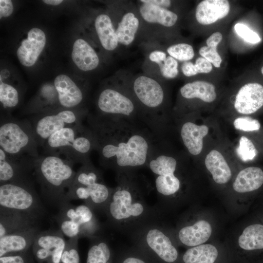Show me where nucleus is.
<instances>
[{"instance_id": "1", "label": "nucleus", "mask_w": 263, "mask_h": 263, "mask_svg": "<svg viewBox=\"0 0 263 263\" xmlns=\"http://www.w3.org/2000/svg\"><path fill=\"white\" fill-rule=\"evenodd\" d=\"M99 163L116 173L147 167L158 140L139 121L98 115L88 117Z\"/></svg>"}, {"instance_id": "2", "label": "nucleus", "mask_w": 263, "mask_h": 263, "mask_svg": "<svg viewBox=\"0 0 263 263\" xmlns=\"http://www.w3.org/2000/svg\"><path fill=\"white\" fill-rule=\"evenodd\" d=\"M116 174L117 185L104 212L108 225L131 236L146 225L159 221L162 211L157 206L149 205L146 200L151 190L148 181L136 170Z\"/></svg>"}, {"instance_id": "3", "label": "nucleus", "mask_w": 263, "mask_h": 263, "mask_svg": "<svg viewBox=\"0 0 263 263\" xmlns=\"http://www.w3.org/2000/svg\"><path fill=\"white\" fill-rule=\"evenodd\" d=\"M74 165L66 159L50 154L39 156L35 162L33 173L41 195L48 204L58 209L68 202L66 195L76 173Z\"/></svg>"}, {"instance_id": "4", "label": "nucleus", "mask_w": 263, "mask_h": 263, "mask_svg": "<svg viewBox=\"0 0 263 263\" xmlns=\"http://www.w3.org/2000/svg\"><path fill=\"white\" fill-rule=\"evenodd\" d=\"M121 85L136 103L143 123L159 140L165 121L166 94L162 85L154 77L145 75H139Z\"/></svg>"}, {"instance_id": "5", "label": "nucleus", "mask_w": 263, "mask_h": 263, "mask_svg": "<svg viewBox=\"0 0 263 263\" xmlns=\"http://www.w3.org/2000/svg\"><path fill=\"white\" fill-rule=\"evenodd\" d=\"M0 146L9 157L34 171L35 162L39 155L33 127L29 120L1 117Z\"/></svg>"}, {"instance_id": "6", "label": "nucleus", "mask_w": 263, "mask_h": 263, "mask_svg": "<svg viewBox=\"0 0 263 263\" xmlns=\"http://www.w3.org/2000/svg\"><path fill=\"white\" fill-rule=\"evenodd\" d=\"M42 148L44 154L62 156L74 164H82L90 160L95 142L90 128L81 123L55 132Z\"/></svg>"}, {"instance_id": "7", "label": "nucleus", "mask_w": 263, "mask_h": 263, "mask_svg": "<svg viewBox=\"0 0 263 263\" xmlns=\"http://www.w3.org/2000/svg\"><path fill=\"white\" fill-rule=\"evenodd\" d=\"M178 162L174 157L164 153L157 141L150 156L147 168L154 176V186L158 199L157 206L163 210L181 200L182 181L176 174Z\"/></svg>"}, {"instance_id": "8", "label": "nucleus", "mask_w": 263, "mask_h": 263, "mask_svg": "<svg viewBox=\"0 0 263 263\" xmlns=\"http://www.w3.org/2000/svg\"><path fill=\"white\" fill-rule=\"evenodd\" d=\"M130 237L133 246L152 263H178L180 255L174 234L160 221L146 225Z\"/></svg>"}, {"instance_id": "9", "label": "nucleus", "mask_w": 263, "mask_h": 263, "mask_svg": "<svg viewBox=\"0 0 263 263\" xmlns=\"http://www.w3.org/2000/svg\"><path fill=\"white\" fill-rule=\"evenodd\" d=\"M96 104L98 115L128 118L143 123L136 103L121 84L104 88L98 95Z\"/></svg>"}, {"instance_id": "10", "label": "nucleus", "mask_w": 263, "mask_h": 263, "mask_svg": "<svg viewBox=\"0 0 263 263\" xmlns=\"http://www.w3.org/2000/svg\"><path fill=\"white\" fill-rule=\"evenodd\" d=\"M0 207L28 212L41 218L46 213L33 179L0 184Z\"/></svg>"}, {"instance_id": "11", "label": "nucleus", "mask_w": 263, "mask_h": 263, "mask_svg": "<svg viewBox=\"0 0 263 263\" xmlns=\"http://www.w3.org/2000/svg\"><path fill=\"white\" fill-rule=\"evenodd\" d=\"M86 115L84 110L62 107L36 115L31 122L38 146L42 147L48 138L57 131L82 123Z\"/></svg>"}, {"instance_id": "12", "label": "nucleus", "mask_w": 263, "mask_h": 263, "mask_svg": "<svg viewBox=\"0 0 263 263\" xmlns=\"http://www.w3.org/2000/svg\"><path fill=\"white\" fill-rule=\"evenodd\" d=\"M66 241L58 229L40 231L33 245V251L40 261L50 260V263H60Z\"/></svg>"}, {"instance_id": "13", "label": "nucleus", "mask_w": 263, "mask_h": 263, "mask_svg": "<svg viewBox=\"0 0 263 263\" xmlns=\"http://www.w3.org/2000/svg\"><path fill=\"white\" fill-rule=\"evenodd\" d=\"M58 209L57 215L71 219L78 225L80 238L91 239L101 235L100 224L94 212L85 204L74 206L68 202Z\"/></svg>"}, {"instance_id": "14", "label": "nucleus", "mask_w": 263, "mask_h": 263, "mask_svg": "<svg viewBox=\"0 0 263 263\" xmlns=\"http://www.w3.org/2000/svg\"><path fill=\"white\" fill-rule=\"evenodd\" d=\"M113 188L107 186L104 182H98L88 186H72L68 190L66 201L82 200L84 204L94 212H104Z\"/></svg>"}, {"instance_id": "15", "label": "nucleus", "mask_w": 263, "mask_h": 263, "mask_svg": "<svg viewBox=\"0 0 263 263\" xmlns=\"http://www.w3.org/2000/svg\"><path fill=\"white\" fill-rule=\"evenodd\" d=\"M212 232V226L208 221L186 219L181 223L173 234L177 243L191 247L204 244L210 238Z\"/></svg>"}, {"instance_id": "16", "label": "nucleus", "mask_w": 263, "mask_h": 263, "mask_svg": "<svg viewBox=\"0 0 263 263\" xmlns=\"http://www.w3.org/2000/svg\"><path fill=\"white\" fill-rule=\"evenodd\" d=\"M41 218L28 212L0 207V238L39 226Z\"/></svg>"}, {"instance_id": "17", "label": "nucleus", "mask_w": 263, "mask_h": 263, "mask_svg": "<svg viewBox=\"0 0 263 263\" xmlns=\"http://www.w3.org/2000/svg\"><path fill=\"white\" fill-rule=\"evenodd\" d=\"M46 42L45 34L41 29L37 27L31 29L17 51L21 64L27 67L34 65L44 48Z\"/></svg>"}, {"instance_id": "18", "label": "nucleus", "mask_w": 263, "mask_h": 263, "mask_svg": "<svg viewBox=\"0 0 263 263\" xmlns=\"http://www.w3.org/2000/svg\"><path fill=\"white\" fill-rule=\"evenodd\" d=\"M54 85L57 93L60 107L78 109L85 94L80 87L69 76L63 74L56 77Z\"/></svg>"}, {"instance_id": "19", "label": "nucleus", "mask_w": 263, "mask_h": 263, "mask_svg": "<svg viewBox=\"0 0 263 263\" xmlns=\"http://www.w3.org/2000/svg\"><path fill=\"white\" fill-rule=\"evenodd\" d=\"M234 108L239 113L250 114L263 106V86L257 83L243 86L237 93Z\"/></svg>"}, {"instance_id": "20", "label": "nucleus", "mask_w": 263, "mask_h": 263, "mask_svg": "<svg viewBox=\"0 0 263 263\" xmlns=\"http://www.w3.org/2000/svg\"><path fill=\"white\" fill-rule=\"evenodd\" d=\"M40 231L39 226H37L0 237V257L27 250L33 245Z\"/></svg>"}, {"instance_id": "21", "label": "nucleus", "mask_w": 263, "mask_h": 263, "mask_svg": "<svg viewBox=\"0 0 263 263\" xmlns=\"http://www.w3.org/2000/svg\"><path fill=\"white\" fill-rule=\"evenodd\" d=\"M139 14L131 10H126L119 16L114 25L120 45L128 46L134 41L140 25Z\"/></svg>"}, {"instance_id": "22", "label": "nucleus", "mask_w": 263, "mask_h": 263, "mask_svg": "<svg viewBox=\"0 0 263 263\" xmlns=\"http://www.w3.org/2000/svg\"><path fill=\"white\" fill-rule=\"evenodd\" d=\"M32 171L21 163L9 157L0 148V184L33 179Z\"/></svg>"}, {"instance_id": "23", "label": "nucleus", "mask_w": 263, "mask_h": 263, "mask_svg": "<svg viewBox=\"0 0 263 263\" xmlns=\"http://www.w3.org/2000/svg\"><path fill=\"white\" fill-rule=\"evenodd\" d=\"M230 10L226 0H204L197 6L195 17L198 23L209 25L226 17Z\"/></svg>"}, {"instance_id": "24", "label": "nucleus", "mask_w": 263, "mask_h": 263, "mask_svg": "<svg viewBox=\"0 0 263 263\" xmlns=\"http://www.w3.org/2000/svg\"><path fill=\"white\" fill-rule=\"evenodd\" d=\"M139 3V15L147 24L170 27L177 21V15L169 9L150 3Z\"/></svg>"}, {"instance_id": "25", "label": "nucleus", "mask_w": 263, "mask_h": 263, "mask_svg": "<svg viewBox=\"0 0 263 263\" xmlns=\"http://www.w3.org/2000/svg\"><path fill=\"white\" fill-rule=\"evenodd\" d=\"M178 263H225L219 249L204 244L189 247L180 256Z\"/></svg>"}, {"instance_id": "26", "label": "nucleus", "mask_w": 263, "mask_h": 263, "mask_svg": "<svg viewBox=\"0 0 263 263\" xmlns=\"http://www.w3.org/2000/svg\"><path fill=\"white\" fill-rule=\"evenodd\" d=\"M72 58L77 67L84 72L95 69L99 65V57L92 46L85 39L78 38L73 46Z\"/></svg>"}, {"instance_id": "27", "label": "nucleus", "mask_w": 263, "mask_h": 263, "mask_svg": "<svg viewBox=\"0 0 263 263\" xmlns=\"http://www.w3.org/2000/svg\"><path fill=\"white\" fill-rule=\"evenodd\" d=\"M208 132V128L205 125H198L187 121L182 126L180 135L185 146L192 155L199 154L203 149V138Z\"/></svg>"}, {"instance_id": "28", "label": "nucleus", "mask_w": 263, "mask_h": 263, "mask_svg": "<svg viewBox=\"0 0 263 263\" xmlns=\"http://www.w3.org/2000/svg\"><path fill=\"white\" fill-rule=\"evenodd\" d=\"M94 27L102 47L108 51L115 50L119 44L110 17L105 13L98 15L94 20Z\"/></svg>"}, {"instance_id": "29", "label": "nucleus", "mask_w": 263, "mask_h": 263, "mask_svg": "<svg viewBox=\"0 0 263 263\" xmlns=\"http://www.w3.org/2000/svg\"><path fill=\"white\" fill-rule=\"evenodd\" d=\"M263 184V171L255 167H247L241 170L233 183V189L237 192L243 193L259 188Z\"/></svg>"}, {"instance_id": "30", "label": "nucleus", "mask_w": 263, "mask_h": 263, "mask_svg": "<svg viewBox=\"0 0 263 263\" xmlns=\"http://www.w3.org/2000/svg\"><path fill=\"white\" fill-rule=\"evenodd\" d=\"M205 165L217 184H225L231 179V169L223 155L218 150H213L205 158Z\"/></svg>"}, {"instance_id": "31", "label": "nucleus", "mask_w": 263, "mask_h": 263, "mask_svg": "<svg viewBox=\"0 0 263 263\" xmlns=\"http://www.w3.org/2000/svg\"><path fill=\"white\" fill-rule=\"evenodd\" d=\"M182 97L187 99L199 98L204 102L210 103L216 98L215 86L204 81H195L185 84L180 90Z\"/></svg>"}, {"instance_id": "32", "label": "nucleus", "mask_w": 263, "mask_h": 263, "mask_svg": "<svg viewBox=\"0 0 263 263\" xmlns=\"http://www.w3.org/2000/svg\"><path fill=\"white\" fill-rule=\"evenodd\" d=\"M238 245L241 250L250 252L263 249V225L246 226L239 236Z\"/></svg>"}, {"instance_id": "33", "label": "nucleus", "mask_w": 263, "mask_h": 263, "mask_svg": "<svg viewBox=\"0 0 263 263\" xmlns=\"http://www.w3.org/2000/svg\"><path fill=\"white\" fill-rule=\"evenodd\" d=\"M90 240L86 263H113L112 250L105 237L101 235Z\"/></svg>"}, {"instance_id": "34", "label": "nucleus", "mask_w": 263, "mask_h": 263, "mask_svg": "<svg viewBox=\"0 0 263 263\" xmlns=\"http://www.w3.org/2000/svg\"><path fill=\"white\" fill-rule=\"evenodd\" d=\"M102 182H104L102 172L90 160L81 164L76 171L71 187H85Z\"/></svg>"}, {"instance_id": "35", "label": "nucleus", "mask_w": 263, "mask_h": 263, "mask_svg": "<svg viewBox=\"0 0 263 263\" xmlns=\"http://www.w3.org/2000/svg\"><path fill=\"white\" fill-rule=\"evenodd\" d=\"M223 38L220 32H215L209 36L206 41L207 46H203L199 51V54L215 67H220L222 58L217 51V47Z\"/></svg>"}, {"instance_id": "36", "label": "nucleus", "mask_w": 263, "mask_h": 263, "mask_svg": "<svg viewBox=\"0 0 263 263\" xmlns=\"http://www.w3.org/2000/svg\"><path fill=\"white\" fill-rule=\"evenodd\" d=\"M19 94L18 90L11 84L4 83L0 77V101L4 109L16 107L19 103Z\"/></svg>"}, {"instance_id": "37", "label": "nucleus", "mask_w": 263, "mask_h": 263, "mask_svg": "<svg viewBox=\"0 0 263 263\" xmlns=\"http://www.w3.org/2000/svg\"><path fill=\"white\" fill-rule=\"evenodd\" d=\"M212 69L211 63L203 57L195 60V64L188 61L184 62L181 66L183 74L186 76H191L199 73H208Z\"/></svg>"}, {"instance_id": "38", "label": "nucleus", "mask_w": 263, "mask_h": 263, "mask_svg": "<svg viewBox=\"0 0 263 263\" xmlns=\"http://www.w3.org/2000/svg\"><path fill=\"white\" fill-rule=\"evenodd\" d=\"M167 52L169 56L180 61H188L194 56L192 46L185 43L170 45L167 49Z\"/></svg>"}, {"instance_id": "39", "label": "nucleus", "mask_w": 263, "mask_h": 263, "mask_svg": "<svg viewBox=\"0 0 263 263\" xmlns=\"http://www.w3.org/2000/svg\"><path fill=\"white\" fill-rule=\"evenodd\" d=\"M236 152L239 158L244 162L253 160L257 154V150L253 143L244 136L240 139Z\"/></svg>"}, {"instance_id": "40", "label": "nucleus", "mask_w": 263, "mask_h": 263, "mask_svg": "<svg viewBox=\"0 0 263 263\" xmlns=\"http://www.w3.org/2000/svg\"><path fill=\"white\" fill-rule=\"evenodd\" d=\"M157 66L162 76L166 78H174L178 74V63L177 60L170 56H168Z\"/></svg>"}, {"instance_id": "41", "label": "nucleus", "mask_w": 263, "mask_h": 263, "mask_svg": "<svg viewBox=\"0 0 263 263\" xmlns=\"http://www.w3.org/2000/svg\"><path fill=\"white\" fill-rule=\"evenodd\" d=\"M117 263H152L141 251L133 246L125 253Z\"/></svg>"}, {"instance_id": "42", "label": "nucleus", "mask_w": 263, "mask_h": 263, "mask_svg": "<svg viewBox=\"0 0 263 263\" xmlns=\"http://www.w3.org/2000/svg\"><path fill=\"white\" fill-rule=\"evenodd\" d=\"M233 125L236 129L245 132L258 131L261 127L258 120L248 117L236 118L233 122Z\"/></svg>"}, {"instance_id": "43", "label": "nucleus", "mask_w": 263, "mask_h": 263, "mask_svg": "<svg viewBox=\"0 0 263 263\" xmlns=\"http://www.w3.org/2000/svg\"><path fill=\"white\" fill-rule=\"evenodd\" d=\"M234 29L237 35L247 42L255 44L261 40L258 34L244 24L239 23L236 24Z\"/></svg>"}, {"instance_id": "44", "label": "nucleus", "mask_w": 263, "mask_h": 263, "mask_svg": "<svg viewBox=\"0 0 263 263\" xmlns=\"http://www.w3.org/2000/svg\"><path fill=\"white\" fill-rule=\"evenodd\" d=\"M23 253L0 257V263H26L27 261Z\"/></svg>"}, {"instance_id": "45", "label": "nucleus", "mask_w": 263, "mask_h": 263, "mask_svg": "<svg viewBox=\"0 0 263 263\" xmlns=\"http://www.w3.org/2000/svg\"><path fill=\"white\" fill-rule=\"evenodd\" d=\"M14 11L13 4L10 0H0V19L10 16Z\"/></svg>"}, {"instance_id": "46", "label": "nucleus", "mask_w": 263, "mask_h": 263, "mask_svg": "<svg viewBox=\"0 0 263 263\" xmlns=\"http://www.w3.org/2000/svg\"><path fill=\"white\" fill-rule=\"evenodd\" d=\"M167 56L165 52L159 50H154L150 53L148 58L150 62L157 65L164 61Z\"/></svg>"}, {"instance_id": "47", "label": "nucleus", "mask_w": 263, "mask_h": 263, "mask_svg": "<svg viewBox=\"0 0 263 263\" xmlns=\"http://www.w3.org/2000/svg\"><path fill=\"white\" fill-rule=\"evenodd\" d=\"M139 1L155 5L168 9L171 5V1L169 0H141Z\"/></svg>"}, {"instance_id": "48", "label": "nucleus", "mask_w": 263, "mask_h": 263, "mask_svg": "<svg viewBox=\"0 0 263 263\" xmlns=\"http://www.w3.org/2000/svg\"><path fill=\"white\" fill-rule=\"evenodd\" d=\"M43 2H44L45 3L48 5L56 6L61 3L63 2V0H43Z\"/></svg>"}, {"instance_id": "49", "label": "nucleus", "mask_w": 263, "mask_h": 263, "mask_svg": "<svg viewBox=\"0 0 263 263\" xmlns=\"http://www.w3.org/2000/svg\"><path fill=\"white\" fill-rule=\"evenodd\" d=\"M261 73L263 75V66L261 68Z\"/></svg>"}]
</instances>
